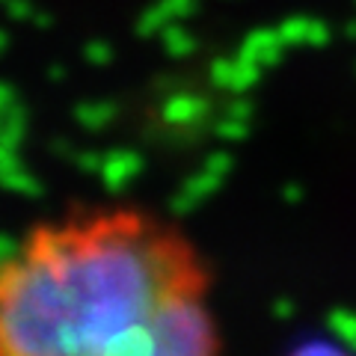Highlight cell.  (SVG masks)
I'll return each mask as SVG.
<instances>
[{
    "mask_svg": "<svg viewBox=\"0 0 356 356\" xmlns=\"http://www.w3.org/2000/svg\"><path fill=\"white\" fill-rule=\"evenodd\" d=\"M208 297L193 241L140 208H89L27 232L0 276V356H110Z\"/></svg>",
    "mask_w": 356,
    "mask_h": 356,
    "instance_id": "obj_1",
    "label": "cell"
},
{
    "mask_svg": "<svg viewBox=\"0 0 356 356\" xmlns=\"http://www.w3.org/2000/svg\"><path fill=\"white\" fill-rule=\"evenodd\" d=\"M110 356H222L208 300H191L163 312Z\"/></svg>",
    "mask_w": 356,
    "mask_h": 356,
    "instance_id": "obj_2",
    "label": "cell"
}]
</instances>
